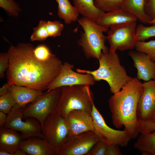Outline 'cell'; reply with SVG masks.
Masks as SVG:
<instances>
[{
  "label": "cell",
  "mask_w": 155,
  "mask_h": 155,
  "mask_svg": "<svg viewBox=\"0 0 155 155\" xmlns=\"http://www.w3.org/2000/svg\"><path fill=\"white\" fill-rule=\"evenodd\" d=\"M34 48L31 44L23 42L9 47L7 87L14 84L43 92L59 74L61 61L55 55L47 61L39 60L34 55Z\"/></svg>",
  "instance_id": "6da1fadb"
},
{
  "label": "cell",
  "mask_w": 155,
  "mask_h": 155,
  "mask_svg": "<svg viewBox=\"0 0 155 155\" xmlns=\"http://www.w3.org/2000/svg\"><path fill=\"white\" fill-rule=\"evenodd\" d=\"M142 84L137 77L133 78L108 100L113 125L118 129L124 126L131 139L137 138L140 133L137 109Z\"/></svg>",
  "instance_id": "7a4b0ae2"
},
{
  "label": "cell",
  "mask_w": 155,
  "mask_h": 155,
  "mask_svg": "<svg viewBox=\"0 0 155 155\" xmlns=\"http://www.w3.org/2000/svg\"><path fill=\"white\" fill-rule=\"evenodd\" d=\"M98 59L99 66L97 69L91 71L77 68L76 71L92 75L96 81H106L113 94L119 91L133 78L127 75L124 67L121 65L116 53L102 52Z\"/></svg>",
  "instance_id": "3957f363"
},
{
  "label": "cell",
  "mask_w": 155,
  "mask_h": 155,
  "mask_svg": "<svg viewBox=\"0 0 155 155\" xmlns=\"http://www.w3.org/2000/svg\"><path fill=\"white\" fill-rule=\"evenodd\" d=\"M78 21L84 31L81 32L80 38L78 41V45L82 47L87 57L98 59L102 52L108 51V47L105 45L106 36L103 34L107 32L108 28L83 17Z\"/></svg>",
  "instance_id": "277c9868"
},
{
  "label": "cell",
  "mask_w": 155,
  "mask_h": 155,
  "mask_svg": "<svg viewBox=\"0 0 155 155\" xmlns=\"http://www.w3.org/2000/svg\"><path fill=\"white\" fill-rule=\"evenodd\" d=\"M90 86L78 85L61 87L56 113L65 118L75 110H84L91 113L94 101Z\"/></svg>",
  "instance_id": "5b68a950"
},
{
  "label": "cell",
  "mask_w": 155,
  "mask_h": 155,
  "mask_svg": "<svg viewBox=\"0 0 155 155\" xmlns=\"http://www.w3.org/2000/svg\"><path fill=\"white\" fill-rule=\"evenodd\" d=\"M61 94V87L46 91L37 96L23 109V117L36 119L42 127L46 118L56 113Z\"/></svg>",
  "instance_id": "8992f818"
},
{
  "label": "cell",
  "mask_w": 155,
  "mask_h": 155,
  "mask_svg": "<svg viewBox=\"0 0 155 155\" xmlns=\"http://www.w3.org/2000/svg\"><path fill=\"white\" fill-rule=\"evenodd\" d=\"M136 21L116 25L110 28L106 36L110 46L109 52L114 53L117 50L124 51L135 48L137 42L135 37Z\"/></svg>",
  "instance_id": "52a82bcc"
},
{
  "label": "cell",
  "mask_w": 155,
  "mask_h": 155,
  "mask_svg": "<svg viewBox=\"0 0 155 155\" xmlns=\"http://www.w3.org/2000/svg\"><path fill=\"white\" fill-rule=\"evenodd\" d=\"M23 109L16 104L7 114L3 127L20 132L22 140L33 137L43 139L42 126L38 120L32 117L26 118L25 121L22 120Z\"/></svg>",
  "instance_id": "ba28073f"
},
{
  "label": "cell",
  "mask_w": 155,
  "mask_h": 155,
  "mask_svg": "<svg viewBox=\"0 0 155 155\" xmlns=\"http://www.w3.org/2000/svg\"><path fill=\"white\" fill-rule=\"evenodd\" d=\"M44 139L58 151L71 136L65 118L56 113L49 115L42 126Z\"/></svg>",
  "instance_id": "9c48e42d"
},
{
  "label": "cell",
  "mask_w": 155,
  "mask_h": 155,
  "mask_svg": "<svg viewBox=\"0 0 155 155\" xmlns=\"http://www.w3.org/2000/svg\"><path fill=\"white\" fill-rule=\"evenodd\" d=\"M91 115L94 131L100 140L108 145L116 144L122 147L127 146L131 137L124 130H116L108 126L94 103Z\"/></svg>",
  "instance_id": "30bf717a"
},
{
  "label": "cell",
  "mask_w": 155,
  "mask_h": 155,
  "mask_svg": "<svg viewBox=\"0 0 155 155\" xmlns=\"http://www.w3.org/2000/svg\"><path fill=\"white\" fill-rule=\"evenodd\" d=\"M74 65L67 62L63 64L60 72L49 85L47 91L65 86L75 85L93 86L96 81L90 74H82L74 71Z\"/></svg>",
  "instance_id": "8fae6325"
},
{
  "label": "cell",
  "mask_w": 155,
  "mask_h": 155,
  "mask_svg": "<svg viewBox=\"0 0 155 155\" xmlns=\"http://www.w3.org/2000/svg\"><path fill=\"white\" fill-rule=\"evenodd\" d=\"M100 140L93 131L71 136L59 148L58 155H86Z\"/></svg>",
  "instance_id": "7c38bea8"
},
{
  "label": "cell",
  "mask_w": 155,
  "mask_h": 155,
  "mask_svg": "<svg viewBox=\"0 0 155 155\" xmlns=\"http://www.w3.org/2000/svg\"><path fill=\"white\" fill-rule=\"evenodd\" d=\"M142 85L144 89L137 105V119L151 121L155 118V80L145 81Z\"/></svg>",
  "instance_id": "4fadbf2b"
},
{
  "label": "cell",
  "mask_w": 155,
  "mask_h": 155,
  "mask_svg": "<svg viewBox=\"0 0 155 155\" xmlns=\"http://www.w3.org/2000/svg\"><path fill=\"white\" fill-rule=\"evenodd\" d=\"M65 118L71 136L88 131H94L91 113L87 111L73 110L69 112Z\"/></svg>",
  "instance_id": "5bb4252c"
},
{
  "label": "cell",
  "mask_w": 155,
  "mask_h": 155,
  "mask_svg": "<svg viewBox=\"0 0 155 155\" xmlns=\"http://www.w3.org/2000/svg\"><path fill=\"white\" fill-rule=\"evenodd\" d=\"M128 55L134 62L136 69L137 78L145 81L155 80V62L146 54L138 51L131 50Z\"/></svg>",
  "instance_id": "9a60e30c"
},
{
  "label": "cell",
  "mask_w": 155,
  "mask_h": 155,
  "mask_svg": "<svg viewBox=\"0 0 155 155\" xmlns=\"http://www.w3.org/2000/svg\"><path fill=\"white\" fill-rule=\"evenodd\" d=\"M19 149L30 155H58V152L44 139L31 137L22 140Z\"/></svg>",
  "instance_id": "2e32d148"
},
{
  "label": "cell",
  "mask_w": 155,
  "mask_h": 155,
  "mask_svg": "<svg viewBox=\"0 0 155 155\" xmlns=\"http://www.w3.org/2000/svg\"><path fill=\"white\" fill-rule=\"evenodd\" d=\"M137 20L134 15L121 9L103 13L96 22L102 26L108 28L113 25L136 21Z\"/></svg>",
  "instance_id": "e0dca14e"
},
{
  "label": "cell",
  "mask_w": 155,
  "mask_h": 155,
  "mask_svg": "<svg viewBox=\"0 0 155 155\" xmlns=\"http://www.w3.org/2000/svg\"><path fill=\"white\" fill-rule=\"evenodd\" d=\"M20 134L13 129L3 127H0V148L9 152L11 155L19 149L22 140Z\"/></svg>",
  "instance_id": "ac0fdd59"
},
{
  "label": "cell",
  "mask_w": 155,
  "mask_h": 155,
  "mask_svg": "<svg viewBox=\"0 0 155 155\" xmlns=\"http://www.w3.org/2000/svg\"><path fill=\"white\" fill-rule=\"evenodd\" d=\"M8 88L12 93L16 104L23 108L43 93L28 87L14 84L10 85Z\"/></svg>",
  "instance_id": "d6986e66"
},
{
  "label": "cell",
  "mask_w": 155,
  "mask_h": 155,
  "mask_svg": "<svg viewBox=\"0 0 155 155\" xmlns=\"http://www.w3.org/2000/svg\"><path fill=\"white\" fill-rule=\"evenodd\" d=\"M149 0H123L121 9L135 16L140 22L150 24L152 20L146 12Z\"/></svg>",
  "instance_id": "ffe728a7"
},
{
  "label": "cell",
  "mask_w": 155,
  "mask_h": 155,
  "mask_svg": "<svg viewBox=\"0 0 155 155\" xmlns=\"http://www.w3.org/2000/svg\"><path fill=\"white\" fill-rule=\"evenodd\" d=\"M74 6L83 17L96 22L104 12L94 5V0H73Z\"/></svg>",
  "instance_id": "44dd1931"
},
{
  "label": "cell",
  "mask_w": 155,
  "mask_h": 155,
  "mask_svg": "<svg viewBox=\"0 0 155 155\" xmlns=\"http://www.w3.org/2000/svg\"><path fill=\"white\" fill-rule=\"evenodd\" d=\"M57 3V15L65 24H69L78 20L79 13L76 8L73 6L69 0H55Z\"/></svg>",
  "instance_id": "7402d4cb"
},
{
  "label": "cell",
  "mask_w": 155,
  "mask_h": 155,
  "mask_svg": "<svg viewBox=\"0 0 155 155\" xmlns=\"http://www.w3.org/2000/svg\"><path fill=\"white\" fill-rule=\"evenodd\" d=\"M133 147L140 151L155 155V131L141 134L137 137Z\"/></svg>",
  "instance_id": "603a6c76"
},
{
  "label": "cell",
  "mask_w": 155,
  "mask_h": 155,
  "mask_svg": "<svg viewBox=\"0 0 155 155\" xmlns=\"http://www.w3.org/2000/svg\"><path fill=\"white\" fill-rule=\"evenodd\" d=\"M95 6L105 13L121 9L123 0H94Z\"/></svg>",
  "instance_id": "cb8c5ba5"
},
{
  "label": "cell",
  "mask_w": 155,
  "mask_h": 155,
  "mask_svg": "<svg viewBox=\"0 0 155 155\" xmlns=\"http://www.w3.org/2000/svg\"><path fill=\"white\" fill-rule=\"evenodd\" d=\"M154 36L155 25L146 26L140 24L136 27L135 37L137 42L144 41L150 37Z\"/></svg>",
  "instance_id": "d4e9b609"
},
{
  "label": "cell",
  "mask_w": 155,
  "mask_h": 155,
  "mask_svg": "<svg viewBox=\"0 0 155 155\" xmlns=\"http://www.w3.org/2000/svg\"><path fill=\"white\" fill-rule=\"evenodd\" d=\"M33 30L30 38L32 41H44L49 37L46 28V22L44 20H40L38 25L34 28Z\"/></svg>",
  "instance_id": "484cf974"
},
{
  "label": "cell",
  "mask_w": 155,
  "mask_h": 155,
  "mask_svg": "<svg viewBox=\"0 0 155 155\" xmlns=\"http://www.w3.org/2000/svg\"><path fill=\"white\" fill-rule=\"evenodd\" d=\"M135 48L136 51L145 53L152 61L155 62V40L138 42Z\"/></svg>",
  "instance_id": "4316f807"
},
{
  "label": "cell",
  "mask_w": 155,
  "mask_h": 155,
  "mask_svg": "<svg viewBox=\"0 0 155 155\" xmlns=\"http://www.w3.org/2000/svg\"><path fill=\"white\" fill-rule=\"evenodd\" d=\"M16 104L12 93L9 90L6 94L0 96V111L6 114Z\"/></svg>",
  "instance_id": "83f0119b"
},
{
  "label": "cell",
  "mask_w": 155,
  "mask_h": 155,
  "mask_svg": "<svg viewBox=\"0 0 155 155\" xmlns=\"http://www.w3.org/2000/svg\"><path fill=\"white\" fill-rule=\"evenodd\" d=\"M0 7L8 15L17 17L21 9L14 0H0Z\"/></svg>",
  "instance_id": "f1b7e54d"
},
{
  "label": "cell",
  "mask_w": 155,
  "mask_h": 155,
  "mask_svg": "<svg viewBox=\"0 0 155 155\" xmlns=\"http://www.w3.org/2000/svg\"><path fill=\"white\" fill-rule=\"evenodd\" d=\"M35 57L39 60L45 61L50 59L54 55L51 52L49 48L45 44H40L34 48L33 51Z\"/></svg>",
  "instance_id": "f546056e"
},
{
  "label": "cell",
  "mask_w": 155,
  "mask_h": 155,
  "mask_svg": "<svg viewBox=\"0 0 155 155\" xmlns=\"http://www.w3.org/2000/svg\"><path fill=\"white\" fill-rule=\"evenodd\" d=\"M64 27V25L59 21L46 22V28L49 37L59 36Z\"/></svg>",
  "instance_id": "4dcf8cb0"
},
{
  "label": "cell",
  "mask_w": 155,
  "mask_h": 155,
  "mask_svg": "<svg viewBox=\"0 0 155 155\" xmlns=\"http://www.w3.org/2000/svg\"><path fill=\"white\" fill-rule=\"evenodd\" d=\"M108 145L100 140L95 143L86 155H105Z\"/></svg>",
  "instance_id": "1f68e13d"
},
{
  "label": "cell",
  "mask_w": 155,
  "mask_h": 155,
  "mask_svg": "<svg viewBox=\"0 0 155 155\" xmlns=\"http://www.w3.org/2000/svg\"><path fill=\"white\" fill-rule=\"evenodd\" d=\"M9 58L7 52L1 53L0 54V78L3 79L4 73L9 66Z\"/></svg>",
  "instance_id": "d6a6232c"
},
{
  "label": "cell",
  "mask_w": 155,
  "mask_h": 155,
  "mask_svg": "<svg viewBox=\"0 0 155 155\" xmlns=\"http://www.w3.org/2000/svg\"><path fill=\"white\" fill-rule=\"evenodd\" d=\"M146 12L152 20L155 18V0H149L146 8Z\"/></svg>",
  "instance_id": "836d02e7"
},
{
  "label": "cell",
  "mask_w": 155,
  "mask_h": 155,
  "mask_svg": "<svg viewBox=\"0 0 155 155\" xmlns=\"http://www.w3.org/2000/svg\"><path fill=\"white\" fill-rule=\"evenodd\" d=\"M116 144L108 145L105 155H122L119 147Z\"/></svg>",
  "instance_id": "e575fe53"
},
{
  "label": "cell",
  "mask_w": 155,
  "mask_h": 155,
  "mask_svg": "<svg viewBox=\"0 0 155 155\" xmlns=\"http://www.w3.org/2000/svg\"><path fill=\"white\" fill-rule=\"evenodd\" d=\"M3 112L0 111V127H3L7 120V115Z\"/></svg>",
  "instance_id": "d590c367"
},
{
  "label": "cell",
  "mask_w": 155,
  "mask_h": 155,
  "mask_svg": "<svg viewBox=\"0 0 155 155\" xmlns=\"http://www.w3.org/2000/svg\"><path fill=\"white\" fill-rule=\"evenodd\" d=\"M8 87L5 85L0 88V96L6 94L8 91Z\"/></svg>",
  "instance_id": "8d00e7d4"
},
{
  "label": "cell",
  "mask_w": 155,
  "mask_h": 155,
  "mask_svg": "<svg viewBox=\"0 0 155 155\" xmlns=\"http://www.w3.org/2000/svg\"><path fill=\"white\" fill-rule=\"evenodd\" d=\"M0 155H11L6 150L0 148Z\"/></svg>",
  "instance_id": "74e56055"
},
{
  "label": "cell",
  "mask_w": 155,
  "mask_h": 155,
  "mask_svg": "<svg viewBox=\"0 0 155 155\" xmlns=\"http://www.w3.org/2000/svg\"><path fill=\"white\" fill-rule=\"evenodd\" d=\"M150 24L155 25V18L152 20Z\"/></svg>",
  "instance_id": "f35d334b"
},
{
  "label": "cell",
  "mask_w": 155,
  "mask_h": 155,
  "mask_svg": "<svg viewBox=\"0 0 155 155\" xmlns=\"http://www.w3.org/2000/svg\"><path fill=\"white\" fill-rule=\"evenodd\" d=\"M152 121H153L155 122V118H154V119L153 120H152Z\"/></svg>",
  "instance_id": "ab89813d"
}]
</instances>
